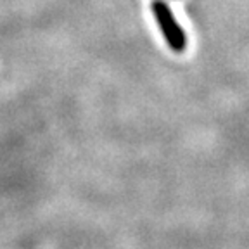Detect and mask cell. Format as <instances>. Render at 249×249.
<instances>
[{
  "label": "cell",
  "mask_w": 249,
  "mask_h": 249,
  "mask_svg": "<svg viewBox=\"0 0 249 249\" xmlns=\"http://www.w3.org/2000/svg\"><path fill=\"white\" fill-rule=\"evenodd\" d=\"M152 11L156 14V19L160 23V28L163 31L164 38H166L168 45L177 52L185 51L187 47V36L183 33V30L178 26V23L173 18V12L171 9L164 4L163 0H156L152 4Z\"/></svg>",
  "instance_id": "cell-1"
}]
</instances>
